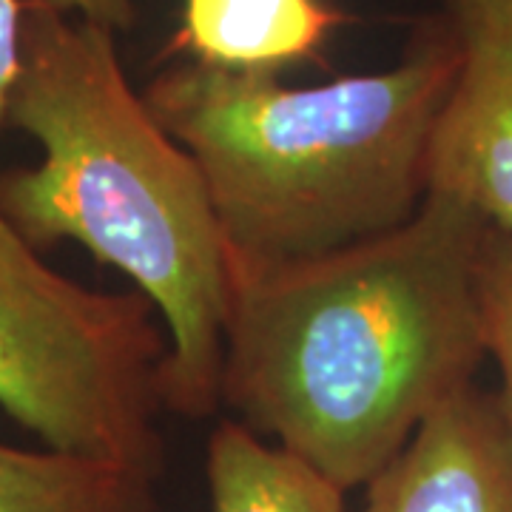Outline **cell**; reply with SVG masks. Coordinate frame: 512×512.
Segmentation results:
<instances>
[{
  "mask_svg": "<svg viewBox=\"0 0 512 512\" xmlns=\"http://www.w3.org/2000/svg\"><path fill=\"white\" fill-rule=\"evenodd\" d=\"M6 123L43 160L0 174L3 220L35 251L74 239L123 271L168 325L165 410L211 416L231 302L225 239L200 165L131 89L114 32L26 3Z\"/></svg>",
  "mask_w": 512,
  "mask_h": 512,
  "instance_id": "cell-2",
  "label": "cell"
},
{
  "mask_svg": "<svg viewBox=\"0 0 512 512\" xmlns=\"http://www.w3.org/2000/svg\"><path fill=\"white\" fill-rule=\"evenodd\" d=\"M345 15L328 0H183L165 57L188 55L225 72L279 74L319 63Z\"/></svg>",
  "mask_w": 512,
  "mask_h": 512,
  "instance_id": "cell-7",
  "label": "cell"
},
{
  "mask_svg": "<svg viewBox=\"0 0 512 512\" xmlns=\"http://www.w3.org/2000/svg\"><path fill=\"white\" fill-rule=\"evenodd\" d=\"M362 512H512V433L476 384L416 430L365 487Z\"/></svg>",
  "mask_w": 512,
  "mask_h": 512,
  "instance_id": "cell-6",
  "label": "cell"
},
{
  "mask_svg": "<svg viewBox=\"0 0 512 512\" xmlns=\"http://www.w3.org/2000/svg\"><path fill=\"white\" fill-rule=\"evenodd\" d=\"M481 316L487 356H493L501 376L495 399L512 433V237L495 225L481 262Z\"/></svg>",
  "mask_w": 512,
  "mask_h": 512,
  "instance_id": "cell-10",
  "label": "cell"
},
{
  "mask_svg": "<svg viewBox=\"0 0 512 512\" xmlns=\"http://www.w3.org/2000/svg\"><path fill=\"white\" fill-rule=\"evenodd\" d=\"M26 3H35V6L69 15V18L92 20L97 26L111 29L114 35L128 29L137 15L134 0H26Z\"/></svg>",
  "mask_w": 512,
  "mask_h": 512,
  "instance_id": "cell-12",
  "label": "cell"
},
{
  "mask_svg": "<svg viewBox=\"0 0 512 512\" xmlns=\"http://www.w3.org/2000/svg\"><path fill=\"white\" fill-rule=\"evenodd\" d=\"M490 231L467 202L427 194L396 231L231 271L222 402L339 490L367 487L476 384Z\"/></svg>",
  "mask_w": 512,
  "mask_h": 512,
  "instance_id": "cell-1",
  "label": "cell"
},
{
  "mask_svg": "<svg viewBox=\"0 0 512 512\" xmlns=\"http://www.w3.org/2000/svg\"><path fill=\"white\" fill-rule=\"evenodd\" d=\"M458 72L447 15L421 20L387 72L319 86L185 60L143 92L200 165L231 271L333 254L402 228L427 197V157Z\"/></svg>",
  "mask_w": 512,
  "mask_h": 512,
  "instance_id": "cell-3",
  "label": "cell"
},
{
  "mask_svg": "<svg viewBox=\"0 0 512 512\" xmlns=\"http://www.w3.org/2000/svg\"><path fill=\"white\" fill-rule=\"evenodd\" d=\"M458 72L427 157V194L476 208L512 237V0H447Z\"/></svg>",
  "mask_w": 512,
  "mask_h": 512,
  "instance_id": "cell-5",
  "label": "cell"
},
{
  "mask_svg": "<svg viewBox=\"0 0 512 512\" xmlns=\"http://www.w3.org/2000/svg\"><path fill=\"white\" fill-rule=\"evenodd\" d=\"M23 9V0H0V123L6 120V103L20 69Z\"/></svg>",
  "mask_w": 512,
  "mask_h": 512,
  "instance_id": "cell-11",
  "label": "cell"
},
{
  "mask_svg": "<svg viewBox=\"0 0 512 512\" xmlns=\"http://www.w3.org/2000/svg\"><path fill=\"white\" fill-rule=\"evenodd\" d=\"M143 291L55 274L0 214V407L46 450L163 473L157 416L171 339Z\"/></svg>",
  "mask_w": 512,
  "mask_h": 512,
  "instance_id": "cell-4",
  "label": "cell"
},
{
  "mask_svg": "<svg viewBox=\"0 0 512 512\" xmlns=\"http://www.w3.org/2000/svg\"><path fill=\"white\" fill-rule=\"evenodd\" d=\"M211 512H345V490L239 421L208 439Z\"/></svg>",
  "mask_w": 512,
  "mask_h": 512,
  "instance_id": "cell-8",
  "label": "cell"
},
{
  "mask_svg": "<svg viewBox=\"0 0 512 512\" xmlns=\"http://www.w3.org/2000/svg\"><path fill=\"white\" fill-rule=\"evenodd\" d=\"M154 481L128 464L0 444V512H154Z\"/></svg>",
  "mask_w": 512,
  "mask_h": 512,
  "instance_id": "cell-9",
  "label": "cell"
}]
</instances>
